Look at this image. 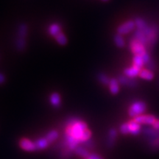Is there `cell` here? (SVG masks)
Returning a JSON list of instances; mask_svg holds the SVG:
<instances>
[{
  "mask_svg": "<svg viewBox=\"0 0 159 159\" xmlns=\"http://www.w3.org/2000/svg\"><path fill=\"white\" fill-rule=\"evenodd\" d=\"M87 128V125L84 122L77 119H71L66 130V135L74 137L79 142H81L82 135Z\"/></svg>",
  "mask_w": 159,
  "mask_h": 159,
  "instance_id": "1",
  "label": "cell"
},
{
  "mask_svg": "<svg viewBox=\"0 0 159 159\" xmlns=\"http://www.w3.org/2000/svg\"><path fill=\"white\" fill-rule=\"evenodd\" d=\"M28 35V26L25 23H21L18 26L17 29V39H16V48L18 51L22 52L25 49L26 44V38Z\"/></svg>",
  "mask_w": 159,
  "mask_h": 159,
  "instance_id": "2",
  "label": "cell"
},
{
  "mask_svg": "<svg viewBox=\"0 0 159 159\" xmlns=\"http://www.w3.org/2000/svg\"><path fill=\"white\" fill-rule=\"evenodd\" d=\"M143 33H144L147 38H148V45L153 46L155 43L156 42L157 40H158V28L157 27V26H147L144 29H143L142 30Z\"/></svg>",
  "mask_w": 159,
  "mask_h": 159,
  "instance_id": "3",
  "label": "cell"
},
{
  "mask_svg": "<svg viewBox=\"0 0 159 159\" xmlns=\"http://www.w3.org/2000/svg\"><path fill=\"white\" fill-rule=\"evenodd\" d=\"M147 105L142 101H136L133 102L129 108L128 114L130 116L135 118L139 116H141L146 111Z\"/></svg>",
  "mask_w": 159,
  "mask_h": 159,
  "instance_id": "4",
  "label": "cell"
},
{
  "mask_svg": "<svg viewBox=\"0 0 159 159\" xmlns=\"http://www.w3.org/2000/svg\"><path fill=\"white\" fill-rule=\"evenodd\" d=\"M130 49L134 55H144L147 53L145 45L134 39L130 42Z\"/></svg>",
  "mask_w": 159,
  "mask_h": 159,
  "instance_id": "5",
  "label": "cell"
},
{
  "mask_svg": "<svg viewBox=\"0 0 159 159\" xmlns=\"http://www.w3.org/2000/svg\"><path fill=\"white\" fill-rule=\"evenodd\" d=\"M135 27H136L135 21H131V20L127 21L117 27V33H118V34H120L122 35H126L128 33H130L131 31L134 30Z\"/></svg>",
  "mask_w": 159,
  "mask_h": 159,
  "instance_id": "6",
  "label": "cell"
},
{
  "mask_svg": "<svg viewBox=\"0 0 159 159\" xmlns=\"http://www.w3.org/2000/svg\"><path fill=\"white\" fill-rule=\"evenodd\" d=\"M156 117L152 115H141L137 117H135L134 120L139 124H144V125H152L154 122H156Z\"/></svg>",
  "mask_w": 159,
  "mask_h": 159,
  "instance_id": "7",
  "label": "cell"
},
{
  "mask_svg": "<svg viewBox=\"0 0 159 159\" xmlns=\"http://www.w3.org/2000/svg\"><path fill=\"white\" fill-rule=\"evenodd\" d=\"M140 71H141V69L138 68V67L134 66H132L128 67V68H126L125 69L124 75L125 76L129 77V78L134 79L136 77L139 76Z\"/></svg>",
  "mask_w": 159,
  "mask_h": 159,
  "instance_id": "8",
  "label": "cell"
},
{
  "mask_svg": "<svg viewBox=\"0 0 159 159\" xmlns=\"http://www.w3.org/2000/svg\"><path fill=\"white\" fill-rule=\"evenodd\" d=\"M118 81L119 84H122L123 85H126L128 87H130V88H134L137 85L136 81L133 78H129V77L126 76H119L118 78Z\"/></svg>",
  "mask_w": 159,
  "mask_h": 159,
  "instance_id": "9",
  "label": "cell"
},
{
  "mask_svg": "<svg viewBox=\"0 0 159 159\" xmlns=\"http://www.w3.org/2000/svg\"><path fill=\"white\" fill-rule=\"evenodd\" d=\"M20 146L23 150L27 151H35L37 150L35 143L27 139H23L20 141Z\"/></svg>",
  "mask_w": 159,
  "mask_h": 159,
  "instance_id": "10",
  "label": "cell"
},
{
  "mask_svg": "<svg viewBox=\"0 0 159 159\" xmlns=\"http://www.w3.org/2000/svg\"><path fill=\"white\" fill-rule=\"evenodd\" d=\"M128 125L130 134L134 135V136H136V135H138L141 132V125L136 122L134 119L128 122Z\"/></svg>",
  "mask_w": 159,
  "mask_h": 159,
  "instance_id": "11",
  "label": "cell"
},
{
  "mask_svg": "<svg viewBox=\"0 0 159 159\" xmlns=\"http://www.w3.org/2000/svg\"><path fill=\"white\" fill-rule=\"evenodd\" d=\"M109 90L112 94H117L119 91V83L118 79L112 78L111 79L108 84Z\"/></svg>",
  "mask_w": 159,
  "mask_h": 159,
  "instance_id": "12",
  "label": "cell"
},
{
  "mask_svg": "<svg viewBox=\"0 0 159 159\" xmlns=\"http://www.w3.org/2000/svg\"><path fill=\"white\" fill-rule=\"evenodd\" d=\"M61 32H62V30H61V27L59 24L53 23L49 26L48 33L51 36L55 38L60 33H61Z\"/></svg>",
  "mask_w": 159,
  "mask_h": 159,
  "instance_id": "13",
  "label": "cell"
},
{
  "mask_svg": "<svg viewBox=\"0 0 159 159\" xmlns=\"http://www.w3.org/2000/svg\"><path fill=\"white\" fill-rule=\"evenodd\" d=\"M139 77L145 80H152L154 78V74L150 69H141Z\"/></svg>",
  "mask_w": 159,
  "mask_h": 159,
  "instance_id": "14",
  "label": "cell"
},
{
  "mask_svg": "<svg viewBox=\"0 0 159 159\" xmlns=\"http://www.w3.org/2000/svg\"><path fill=\"white\" fill-rule=\"evenodd\" d=\"M134 39L139 41V42L142 43L143 44H144L145 46L148 45V38H147V36L142 31L139 30H137L135 32Z\"/></svg>",
  "mask_w": 159,
  "mask_h": 159,
  "instance_id": "15",
  "label": "cell"
},
{
  "mask_svg": "<svg viewBox=\"0 0 159 159\" xmlns=\"http://www.w3.org/2000/svg\"><path fill=\"white\" fill-rule=\"evenodd\" d=\"M144 65V61L142 55H134L133 57V66L142 69Z\"/></svg>",
  "mask_w": 159,
  "mask_h": 159,
  "instance_id": "16",
  "label": "cell"
},
{
  "mask_svg": "<svg viewBox=\"0 0 159 159\" xmlns=\"http://www.w3.org/2000/svg\"><path fill=\"white\" fill-rule=\"evenodd\" d=\"M49 101H50L51 104L56 108L61 105V97L57 93L52 94L50 97H49Z\"/></svg>",
  "mask_w": 159,
  "mask_h": 159,
  "instance_id": "17",
  "label": "cell"
},
{
  "mask_svg": "<svg viewBox=\"0 0 159 159\" xmlns=\"http://www.w3.org/2000/svg\"><path fill=\"white\" fill-rule=\"evenodd\" d=\"M54 39L55 40V41L61 46L66 45L67 43V41H68L66 36L63 32H61V33H60L58 35H57Z\"/></svg>",
  "mask_w": 159,
  "mask_h": 159,
  "instance_id": "18",
  "label": "cell"
},
{
  "mask_svg": "<svg viewBox=\"0 0 159 159\" xmlns=\"http://www.w3.org/2000/svg\"><path fill=\"white\" fill-rule=\"evenodd\" d=\"M114 41L116 47H118L119 48H122V47H125V39L122 35L120 34L115 35V36L114 38Z\"/></svg>",
  "mask_w": 159,
  "mask_h": 159,
  "instance_id": "19",
  "label": "cell"
},
{
  "mask_svg": "<svg viewBox=\"0 0 159 159\" xmlns=\"http://www.w3.org/2000/svg\"><path fill=\"white\" fill-rule=\"evenodd\" d=\"M75 153L78 155V156L83 157L84 158H88L90 154H89V151L86 150V149L84 148H82V147H78L75 150Z\"/></svg>",
  "mask_w": 159,
  "mask_h": 159,
  "instance_id": "20",
  "label": "cell"
},
{
  "mask_svg": "<svg viewBox=\"0 0 159 159\" xmlns=\"http://www.w3.org/2000/svg\"><path fill=\"white\" fill-rule=\"evenodd\" d=\"M57 137H58V133H57V131L53 130L49 131L48 134H47V136H46L45 139H47V142L49 143H52L56 140Z\"/></svg>",
  "mask_w": 159,
  "mask_h": 159,
  "instance_id": "21",
  "label": "cell"
},
{
  "mask_svg": "<svg viewBox=\"0 0 159 159\" xmlns=\"http://www.w3.org/2000/svg\"><path fill=\"white\" fill-rule=\"evenodd\" d=\"M35 144L36 146L37 149H39V150H43V149L47 148L49 142H47V140L46 139H39L35 142Z\"/></svg>",
  "mask_w": 159,
  "mask_h": 159,
  "instance_id": "22",
  "label": "cell"
},
{
  "mask_svg": "<svg viewBox=\"0 0 159 159\" xmlns=\"http://www.w3.org/2000/svg\"><path fill=\"white\" fill-rule=\"evenodd\" d=\"M97 79L102 85H108L111 80V79L109 78L108 75L104 74V73H99V74H98Z\"/></svg>",
  "mask_w": 159,
  "mask_h": 159,
  "instance_id": "23",
  "label": "cell"
},
{
  "mask_svg": "<svg viewBox=\"0 0 159 159\" xmlns=\"http://www.w3.org/2000/svg\"><path fill=\"white\" fill-rule=\"evenodd\" d=\"M135 24H136V27H137V29L139 30H142L143 29H144L148 26V24H147L146 21L144 19H141V18H137L136 21H135Z\"/></svg>",
  "mask_w": 159,
  "mask_h": 159,
  "instance_id": "24",
  "label": "cell"
},
{
  "mask_svg": "<svg viewBox=\"0 0 159 159\" xmlns=\"http://www.w3.org/2000/svg\"><path fill=\"white\" fill-rule=\"evenodd\" d=\"M109 139H108V144L109 143H111L110 144V147L112 146L113 144L112 143L114 142L115 139L116 138L117 136V132L116 130H114V129H111V130H110V132H109Z\"/></svg>",
  "mask_w": 159,
  "mask_h": 159,
  "instance_id": "25",
  "label": "cell"
},
{
  "mask_svg": "<svg viewBox=\"0 0 159 159\" xmlns=\"http://www.w3.org/2000/svg\"><path fill=\"white\" fill-rule=\"evenodd\" d=\"M91 131L89 130L88 128L86 130H84L83 134L82 135V138H81V142H85L86 141L89 140L91 139Z\"/></svg>",
  "mask_w": 159,
  "mask_h": 159,
  "instance_id": "26",
  "label": "cell"
},
{
  "mask_svg": "<svg viewBox=\"0 0 159 159\" xmlns=\"http://www.w3.org/2000/svg\"><path fill=\"white\" fill-rule=\"evenodd\" d=\"M120 132L124 135H128V134H130V128H129L128 122L124 123V124H122V125H121Z\"/></svg>",
  "mask_w": 159,
  "mask_h": 159,
  "instance_id": "27",
  "label": "cell"
},
{
  "mask_svg": "<svg viewBox=\"0 0 159 159\" xmlns=\"http://www.w3.org/2000/svg\"><path fill=\"white\" fill-rule=\"evenodd\" d=\"M6 81V77L5 76V75L3 73L0 72V85H2L5 83Z\"/></svg>",
  "mask_w": 159,
  "mask_h": 159,
  "instance_id": "28",
  "label": "cell"
},
{
  "mask_svg": "<svg viewBox=\"0 0 159 159\" xmlns=\"http://www.w3.org/2000/svg\"><path fill=\"white\" fill-rule=\"evenodd\" d=\"M84 143H85V147H87V148H92V147L94 146V143H93L92 141H91L90 139H89V140H88V141H86V142H85Z\"/></svg>",
  "mask_w": 159,
  "mask_h": 159,
  "instance_id": "29",
  "label": "cell"
},
{
  "mask_svg": "<svg viewBox=\"0 0 159 159\" xmlns=\"http://www.w3.org/2000/svg\"><path fill=\"white\" fill-rule=\"evenodd\" d=\"M152 128H153L157 130H159V119H156V122H154V124L152 125Z\"/></svg>",
  "mask_w": 159,
  "mask_h": 159,
  "instance_id": "30",
  "label": "cell"
},
{
  "mask_svg": "<svg viewBox=\"0 0 159 159\" xmlns=\"http://www.w3.org/2000/svg\"><path fill=\"white\" fill-rule=\"evenodd\" d=\"M88 158L89 159H102L100 156H98V155H97V154H91L89 156Z\"/></svg>",
  "mask_w": 159,
  "mask_h": 159,
  "instance_id": "31",
  "label": "cell"
},
{
  "mask_svg": "<svg viewBox=\"0 0 159 159\" xmlns=\"http://www.w3.org/2000/svg\"><path fill=\"white\" fill-rule=\"evenodd\" d=\"M102 1H103V2H107V1H108V0H102Z\"/></svg>",
  "mask_w": 159,
  "mask_h": 159,
  "instance_id": "32",
  "label": "cell"
},
{
  "mask_svg": "<svg viewBox=\"0 0 159 159\" xmlns=\"http://www.w3.org/2000/svg\"><path fill=\"white\" fill-rule=\"evenodd\" d=\"M87 159H89V158H87Z\"/></svg>",
  "mask_w": 159,
  "mask_h": 159,
  "instance_id": "33",
  "label": "cell"
}]
</instances>
